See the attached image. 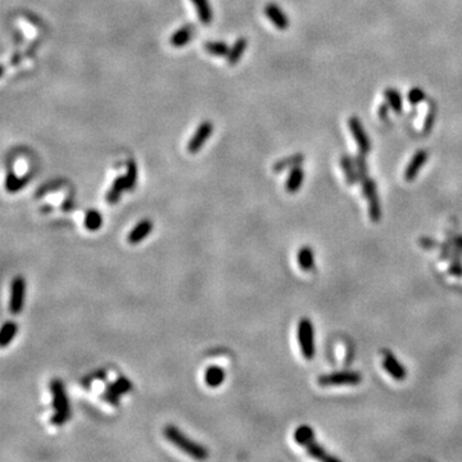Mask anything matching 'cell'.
<instances>
[{
    "label": "cell",
    "mask_w": 462,
    "mask_h": 462,
    "mask_svg": "<svg viewBox=\"0 0 462 462\" xmlns=\"http://www.w3.org/2000/svg\"><path fill=\"white\" fill-rule=\"evenodd\" d=\"M151 230H153V223H151V221L146 220V218L145 220H141L140 222L136 223L135 227L130 231L127 240H129L130 244H138V243L143 242V240L150 234Z\"/></svg>",
    "instance_id": "7c38bea8"
},
{
    "label": "cell",
    "mask_w": 462,
    "mask_h": 462,
    "mask_svg": "<svg viewBox=\"0 0 462 462\" xmlns=\"http://www.w3.org/2000/svg\"><path fill=\"white\" fill-rule=\"evenodd\" d=\"M407 99L412 105L420 104L421 102L425 100V91L420 88H412L410 91H408Z\"/></svg>",
    "instance_id": "4dcf8cb0"
},
{
    "label": "cell",
    "mask_w": 462,
    "mask_h": 462,
    "mask_svg": "<svg viewBox=\"0 0 462 462\" xmlns=\"http://www.w3.org/2000/svg\"><path fill=\"white\" fill-rule=\"evenodd\" d=\"M204 49L208 54L216 55V57H227L230 48L223 42H208L204 44Z\"/></svg>",
    "instance_id": "484cf974"
},
{
    "label": "cell",
    "mask_w": 462,
    "mask_h": 462,
    "mask_svg": "<svg viewBox=\"0 0 462 462\" xmlns=\"http://www.w3.org/2000/svg\"><path fill=\"white\" fill-rule=\"evenodd\" d=\"M297 336L303 357L307 361H311L316 353V346H315V327L308 317H303L298 322Z\"/></svg>",
    "instance_id": "3957f363"
},
{
    "label": "cell",
    "mask_w": 462,
    "mask_h": 462,
    "mask_svg": "<svg viewBox=\"0 0 462 462\" xmlns=\"http://www.w3.org/2000/svg\"><path fill=\"white\" fill-rule=\"evenodd\" d=\"M26 297V281L22 276H16L11 284V298H9V311L13 315L22 312Z\"/></svg>",
    "instance_id": "8992f818"
},
{
    "label": "cell",
    "mask_w": 462,
    "mask_h": 462,
    "mask_svg": "<svg viewBox=\"0 0 462 462\" xmlns=\"http://www.w3.org/2000/svg\"><path fill=\"white\" fill-rule=\"evenodd\" d=\"M382 367L393 379L402 381L407 376L404 366L396 358V356L389 351H382Z\"/></svg>",
    "instance_id": "9c48e42d"
},
{
    "label": "cell",
    "mask_w": 462,
    "mask_h": 462,
    "mask_svg": "<svg viewBox=\"0 0 462 462\" xmlns=\"http://www.w3.org/2000/svg\"><path fill=\"white\" fill-rule=\"evenodd\" d=\"M303 161H304V156L300 153L293 154V156H289V157L283 158V160L278 161V162L274 165L273 170L274 172H281L284 170H288V168H293L295 166L302 165Z\"/></svg>",
    "instance_id": "7402d4cb"
},
{
    "label": "cell",
    "mask_w": 462,
    "mask_h": 462,
    "mask_svg": "<svg viewBox=\"0 0 462 462\" xmlns=\"http://www.w3.org/2000/svg\"><path fill=\"white\" fill-rule=\"evenodd\" d=\"M388 108H389V104L380 105L379 117H381V119H387V114H388Z\"/></svg>",
    "instance_id": "d590c367"
},
{
    "label": "cell",
    "mask_w": 462,
    "mask_h": 462,
    "mask_svg": "<svg viewBox=\"0 0 462 462\" xmlns=\"http://www.w3.org/2000/svg\"><path fill=\"white\" fill-rule=\"evenodd\" d=\"M103 223V217L99 211L91 209L85 216V227L90 231L99 230Z\"/></svg>",
    "instance_id": "4316f807"
},
{
    "label": "cell",
    "mask_w": 462,
    "mask_h": 462,
    "mask_svg": "<svg viewBox=\"0 0 462 462\" xmlns=\"http://www.w3.org/2000/svg\"><path fill=\"white\" fill-rule=\"evenodd\" d=\"M163 434L175 447L182 451L184 453L189 454L190 457L196 459H206L208 457V451L203 446L198 444L197 442L187 438L179 428L173 425H167L163 429Z\"/></svg>",
    "instance_id": "6da1fadb"
},
{
    "label": "cell",
    "mask_w": 462,
    "mask_h": 462,
    "mask_svg": "<svg viewBox=\"0 0 462 462\" xmlns=\"http://www.w3.org/2000/svg\"><path fill=\"white\" fill-rule=\"evenodd\" d=\"M384 96L387 103L389 104V107L394 110L396 113H401L403 109V100H402V95L397 89L389 88L384 91Z\"/></svg>",
    "instance_id": "603a6c76"
},
{
    "label": "cell",
    "mask_w": 462,
    "mask_h": 462,
    "mask_svg": "<svg viewBox=\"0 0 462 462\" xmlns=\"http://www.w3.org/2000/svg\"><path fill=\"white\" fill-rule=\"evenodd\" d=\"M454 248H456L458 253H462V237H458L454 240Z\"/></svg>",
    "instance_id": "8d00e7d4"
},
{
    "label": "cell",
    "mask_w": 462,
    "mask_h": 462,
    "mask_svg": "<svg viewBox=\"0 0 462 462\" xmlns=\"http://www.w3.org/2000/svg\"><path fill=\"white\" fill-rule=\"evenodd\" d=\"M428 161V151L421 149L415 153V156L412 157V160L410 161V163L407 165L406 170H404V180L408 182L413 181L417 177L418 172L421 168L423 167V165Z\"/></svg>",
    "instance_id": "8fae6325"
},
{
    "label": "cell",
    "mask_w": 462,
    "mask_h": 462,
    "mask_svg": "<svg viewBox=\"0 0 462 462\" xmlns=\"http://www.w3.org/2000/svg\"><path fill=\"white\" fill-rule=\"evenodd\" d=\"M50 392L53 396V407L55 413L50 417V422L54 425H63L71 417L68 397H67L64 385L61 380L54 379L50 381Z\"/></svg>",
    "instance_id": "7a4b0ae2"
},
{
    "label": "cell",
    "mask_w": 462,
    "mask_h": 462,
    "mask_svg": "<svg viewBox=\"0 0 462 462\" xmlns=\"http://www.w3.org/2000/svg\"><path fill=\"white\" fill-rule=\"evenodd\" d=\"M225 380V371L220 366H209L204 374V381L211 388H217Z\"/></svg>",
    "instance_id": "e0dca14e"
},
{
    "label": "cell",
    "mask_w": 462,
    "mask_h": 462,
    "mask_svg": "<svg viewBox=\"0 0 462 462\" xmlns=\"http://www.w3.org/2000/svg\"><path fill=\"white\" fill-rule=\"evenodd\" d=\"M420 244L422 245L423 248H427V249H430V248H434V247H432V245H435V242H434V240L429 239V238H421Z\"/></svg>",
    "instance_id": "e575fe53"
},
{
    "label": "cell",
    "mask_w": 462,
    "mask_h": 462,
    "mask_svg": "<svg viewBox=\"0 0 462 462\" xmlns=\"http://www.w3.org/2000/svg\"><path fill=\"white\" fill-rule=\"evenodd\" d=\"M194 36V27L192 26H184L171 35L170 44L175 48H182L191 42Z\"/></svg>",
    "instance_id": "5bb4252c"
},
{
    "label": "cell",
    "mask_w": 462,
    "mask_h": 462,
    "mask_svg": "<svg viewBox=\"0 0 462 462\" xmlns=\"http://www.w3.org/2000/svg\"><path fill=\"white\" fill-rule=\"evenodd\" d=\"M362 381V375L356 371H339L333 374L321 375L317 384L321 387H336V385H357Z\"/></svg>",
    "instance_id": "5b68a950"
},
{
    "label": "cell",
    "mask_w": 462,
    "mask_h": 462,
    "mask_svg": "<svg viewBox=\"0 0 462 462\" xmlns=\"http://www.w3.org/2000/svg\"><path fill=\"white\" fill-rule=\"evenodd\" d=\"M434 119H435V105L432 104L429 107V113H428L427 120H425V127H423V130H425V131H429L430 129H433Z\"/></svg>",
    "instance_id": "d6a6232c"
},
{
    "label": "cell",
    "mask_w": 462,
    "mask_h": 462,
    "mask_svg": "<svg viewBox=\"0 0 462 462\" xmlns=\"http://www.w3.org/2000/svg\"><path fill=\"white\" fill-rule=\"evenodd\" d=\"M362 181V190L365 198L369 202V215L372 222H379L381 220V206H380L379 197H377L376 182L371 177H365Z\"/></svg>",
    "instance_id": "277c9868"
},
{
    "label": "cell",
    "mask_w": 462,
    "mask_h": 462,
    "mask_svg": "<svg viewBox=\"0 0 462 462\" xmlns=\"http://www.w3.org/2000/svg\"><path fill=\"white\" fill-rule=\"evenodd\" d=\"M194 7L197 9L198 18L203 25H209L213 19V13H212L211 4L208 0H191Z\"/></svg>",
    "instance_id": "44dd1931"
},
{
    "label": "cell",
    "mask_w": 462,
    "mask_h": 462,
    "mask_svg": "<svg viewBox=\"0 0 462 462\" xmlns=\"http://www.w3.org/2000/svg\"><path fill=\"white\" fill-rule=\"evenodd\" d=\"M264 14L267 18L271 21L274 26L279 30L284 31L289 27L290 22H289V17L284 13L283 9L275 3H270L264 7Z\"/></svg>",
    "instance_id": "30bf717a"
},
{
    "label": "cell",
    "mask_w": 462,
    "mask_h": 462,
    "mask_svg": "<svg viewBox=\"0 0 462 462\" xmlns=\"http://www.w3.org/2000/svg\"><path fill=\"white\" fill-rule=\"evenodd\" d=\"M355 162H356V167H357V172H358V177H360V180L367 177V166H366L365 154L361 153L360 151L357 157L355 158Z\"/></svg>",
    "instance_id": "1f68e13d"
},
{
    "label": "cell",
    "mask_w": 462,
    "mask_h": 462,
    "mask_svg": "<svg viewBox=\"0 0 462 462\" xmlns=\"http://www.w3.org/2000/svg\"><path fill=\"white\" fill-rule=\"evenodd\" d=\"M212 131H213V125H212V122H202V124L199 125L198 129H197V131L194 132V135L191 136V139L189 140V144H187V150H189V153H198V151L203 148L206 141L211 138Z\"/></svg>",
    "instance_id": "ba28073f"
},
{
    "label": "cell",
    "mask_w": 462,
    "mask_h": 462,
    "mask_svg": "<svg viewBox=\"0 0 462 462\" xmlns=\"http://www.w3.org/2000/svg\"><path fill=\"white\" fill-rule=\"evenodd\" d=\"M340 165L344 171V175H345L346 182L350 185H355L356 182H357V180L360 179V177H358L355 160H353L352 157H350V156H345V154H344L340 158Z\"/></svg>",
    "instance_id": "2e32d148"
},
{
    "label": "cell",
    "mask_w": 462,
    "mask_h": 462,
    "mask_svg": "<svg viewBox=\"0 0 462 462\" xmlns=\"http://www.w3.org/2000/svg\"><path fill=\"white\" fill-rule=\"evenodd\" d=\"M312 440H315V433L314 429L308 425H300L295 429L294 432V442L299 446L305 447L308 443H311Z\"/></svg>",
    "instance_id": "cb8c5ba5"
},
{
    "label": "cell",
    "mask_w": 462,
    "mask_h": 462,
    "mask_svg": "<svg viewBox=\"0 0 462 462\" xmlns=\"http://www.w3.org/2000/svg\"><path fill=\"white\" fill-rule=\"evenodd\" d=\"M297 259L298 263H299V267L303 271H305V273H310V271H312V270L315 268V254L311 247L304 245V247L300 248V249L298 250Z\"/></svg>",
    "instance_id": "9a60e30c"
},
{
    "label": "cell",
    "mask_w": 462,
    "mask_h": 462,
    "mask_svg": "<svg viewBox=\"0 0 462 462\" xmlns=\"http://www.w3.org/2000/svg\"><path fill=\"white\" fill-rule=\"evenodd\" d=\"M27 182V177H18L13 172H9L7 176L6 187L9 192H17L22 189Z\"/></svg>",
    "instance_id": "83f0119b"
},
{
    "label": "cell",
    "mask_w": 462,
    "mask_h": 462,
    "mask_svg": "<svg viewBox=\"0 0 462 462\" xmlns=\"http://www.w3.org/2000/svg\"><path fill=\"white\" fill-rule=\"evenodd\" d=\"M449 274L454 276H462V264L459 263V259H454L449 266Z\"/></svg>",
    "instance_id": "836d02e7"
},
{
    "label": "cell",
    "mask_w": 462,
    "mask_h": 462,
    "mask_svg": "<svg viewBox=\"0 0 462 462\" xmlns=\"http://www.w3.org/2000/svg\"><path fill=\"white\" fill-rule=\"evenodd\" d=\"M127 190V185H126V177L125 176H119L115 177L114 181H113L112 186L110 189L108 190L107 192V202L109 204H115L117 202L120 201L121 198V194Z\"/></svg>",
    "instance_id": "ac0fdd59"
},
{
    "label": "cell",
    "mask_w": 462,
    "mask_h": 462,
    "mask_svg": "<svg viewBox=\"0 0 462 462\" xmlns=\"http://www.w3.org/2000/svg\"><path fill=\"white\" fill-rule=\"evenodd\" d=\"M17 331H18V325L13 321H8L3 325L2 327V333H0V345L7 346L8 344L12 343V340L16 336Z\"/></svg>",
    "instance_id": "d4e9b609"
},
{
    "label": "cell",
    "mask_w": 462,
    "mask_h": 462,
    "mask_svg": "<svg viewBox=\"0 0 462 462\" xmlns=\"http://www.w3.org/2000/svg\"><path fill=\"white\" fill-rule=\"evenodd\" d=\"M107 389L114 392V393H117L120 396L122 393H127L131 389V382L126 377H119L114 384H107Z\"/></svg>",
    "instance_id": "f1b7e54d"
},
{
    "label": "cell",
    "mask_w": 462,
    "mask_h": 462,
    "mask_svg": "<svg viewBox=\"0 0 462 462\" xmlns=\"http://www.w3.org/2000/svg\"><path fill=\"white\" fill-rule=\"evenodd\" d=\"M303 180H304V171L299 166H295L290 170L288 175V179L285 181V190L290 194H294L302 187Z\"/></svg>",
    "instance_id": "4fadbf2b"
},
{
    "label": "cell",
    "mask_w": 462,
    "mask_h": 462,
    "mask_svg": "<svg viewBox=\"0 0 462 462\" xmlns=\"http://www.w3.org/2000/svg\"><path fill=\"white\" fill-rule=\"evenodd\" d=\"M348 126H350L351 131H352L353 139L356 140V144L358 146V150L363 154H367L371 150V140L369 139L366 130L363 129V125L361 122V120L358 117H351L348 120Z\"/></svg>",
    "instance_id": "52a82bcc"
},
{
    "label": "cell",
    "mask_w": 462,
    "mask_h": 462,
    "mask_svg": "<svg viewBox=\"0 0 462 462\" xmlns=\"http://www.w3.org/2000/svg\"><path fill=\"white\" fill-rule=\"evenodd\" d=\"M248 48V40L244 37L238 38L237 42L234 43V45L230 48V52L227 54V63L230 66H235L239 63V61L242 59L243 54Z\"/></svg>",
    "instance_id": "d6986e66"
},
{
    "label": "cell",
    "mask_w": 462,
    "mask_h": 462,
    "mask_svg": "<svg viewBox=\"0 0 462 462\" xmlns=\"http://www.w3.org/2000/svg\"><path fill=\"white\" fill-rule=\"evenodd\" d=\"M126 185L127 190L135 189L136 185V180H138V168H136V163L134 161H130L129 166H127V173H126Z\"/></svg>",
    "instance_id": "f546056e"
},
{
    "label": "cell",
    "mask_w": 462,
    "mask_h": 462,
    "mask_svg": "<svg viewBox=\"0 0 462 462\" xmlns=\"http://www.w3.org/2000/svg\"><path fill=\"white\" fill-rule=\"evenodd\" d=\"M305 451L307 453L310 454L314 458L320 459V461L324 462H341L340 459L336 458V457L330 456V454H327V452L320 446L319 443H316L315 440H312L311 443H308L307 446H305Z\"/></svg>",
    "instance_id": "ffe728a7"
}]
</instances>
